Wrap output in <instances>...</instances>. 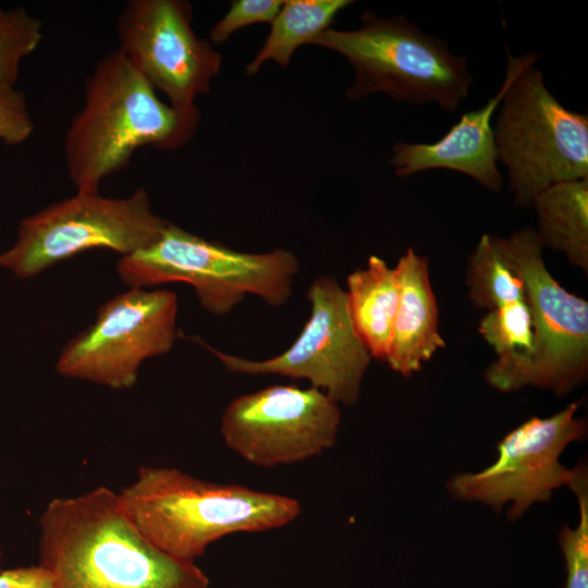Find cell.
I'll return each instance as SVG.
<instances>
[{
    "label": "cell",
    "mask_w": 588,
    "mask_h": 588,
    "mask_svg": "<svg viewBox=\"0 0 588 588\" xmlns=\"http://www.w3.org/2000/svg\"><path fill=\"white\" fill-rule=\"evenodd\" d=\"M39 564L53 588H209L195 562L151 544L107 487L53 498L39 517Z\"/></svg>",
    "instance_id": "obj_1"
},
{
    "label": "cell",
    "mask_w": 588,
    "mask_h": 588,
    "mask_svg": "<svg viewBox=\"0 0 588 588\" xmlns=\"http://www.w3.org/2000/svg\"><path fill=\"white\" fill-rule=\"evenodd\" d=\"M83 91V106L64 137L66 171L78 193L99 192L139 147L184 145L199 122V110L183 112L160 100L119 48L96 63Z\"/></svg>",
    "instance_id": "obj_2"
},
{
    "label": "cell",
    "mask_w": 588,
    "mask_h": 588,
    "mask_svg": "<svg viewBox=\"0 0 588 588\" xmlns=\"http://www.w3.org/2000/svg\"><path fill=\"white\" fill-rule=\"evenodd\" d=\"M119 495L151 544L192 562L225 536L278 529L301 514L294 498L205 481L172 467H140Z\"/></svg>",
    "instance_id": "obj_3"
},
{
    "label": "cell",
    "mask_w": 588,
    "mask_h": 588,
    "mask_svg": "<svg viewBox=\"0 0 588 588\" xmlns=\"http://www.w3.org/2000/svg\"><path fill=\"white\" fill-rule=\"evenodd\" d=\"M311 45L342 54L352 66L355 77L346 91L351 100L384 93L396 102L436 103L454 112L474 84L466 57L453 54L445 40L404 15L381 17L365 11L358 28L330 27Z\"/></svg>",
    "instance_id": "obj_4"
},
{
    "label": "cell",
    "mask_w": 588,
    "mask_h": 588,
    "mask_svg": "<svg viewBox=\"0 0 588 588\" xmlns=\"http://www.w3.org/2000/svg\"><path fill=\"white\" fill-rule=\"evenodd\" d=\"M529 52L507 50L506 90L493 126L497 160L507 169L516 208H530L539 193L588 177V115L565 108L547 88Z\"/></svg>",
    "instance_id": "obj_5"
},
{
    "label": "cell",
    "mask_w": 588,
    "mask_h": 588,
    "mask_svg": "<svg viewBox=\"0 0 588 588\" xmlns=\"http://www.w3.org/2000/svg\"><path fill=\"white\" fill-rule=\"evenodd\" d=\"M298 270V259L290 250L238 252L171 222L155 243L117 264L120 279L130 287L184 282L193 286L203 308L218 316L232 311L248 294L271 307L283 306Z\"/></svg>",
    "instance_id": "obj_6"
},
{
    "label": "cell",
    "mask_w": 588,
    "mask_h": 588,
    "mask_svg": "<svg viewBox=\"0 0 588 588\" xmlns=\"http://www.w3.org/2000/svg\"><path fill=\"white\" fill-rule=\"evenodd\" d=\"M497 243L524 283L535 350L515 365L490 364L485 378L502 392L531 385L568 394L588 377V302L565 290L549 272L535 229L497 236Z\"/></svg>",
    "instance_id": "obj_7"
},
{
    "label": "cell",
    "mask_w": 588,
    "mask_h": 588,
    "mask_svg": "<svg viewBox=\"0 0 588 588\" xmlns=\"http://www.w3.org/2000/svg\"><path fill=\"white\" fill-rule=\"evenodd\" d=\"M168 223L152 211L143 187L123 198L76 192L24 218L0 267L26 279L93 248L127 256L155 243Z\"/></svg>",
    "instance_id": "obj_8"
},
{
    "label": "cell",
    "mask_w": 588,
    "mask_h": 588,
    "mask_svg": "<svg viewBox=\"0 0 588 588\" xmlns=\"http://www.w3.org/2000/svg\"><path fill=\"white\" fill-rule=\"evenodd\" d=\"M310 315L296 340L282 353L254 360L221 352L200 338H191L215 355L230 372L278 375L305 379L336 404L352 406L371 355L359 339L347 306L345 290L330 275H320L309 285Z\"/></svg>",
    "instance_id": "obj_9"
},
{
    "label": "cell",
    "mask_w": 588,
    "mask_h": 588,
    "mask_svg": "<svg viewBox=\"0 0 588 588\" xmlns=\"http://www.w3.org/2000/svg\"><path fill=\"white\" fill-rule=\"evenodd\" d=\"M176 314L174 292L131 287L105 303L94 323L66 343L56 369L68 378L128 389L145 359L173 347Z\"/></svg>",
    "instance_id": "obj_10"
},
{
    "label": "cell",
    "mask_w": 588,
    "mask_h": 588,
    "mask_svg": "<svg viewBox=\"0 0 588 588\" xmlns=\"http://www.w3.org/2000/svg\"><path fill=\"white\" fill-rule=\"evenodd\" d=\"M339 404L314 387L275 384L233 399L221 416L225 445L265 468L305 462L335 444Z\"/></svg>",
    "instance_id": "obj_11"
},
{
    "label": "cell",
    "mask_w": 588,
    "mask_h": 588,
    "mask_svg": "<svg viewBox=\"0 0 588 588\" xmlns=\"http://www.w3.org/2000/svg\"><path fill=\"white\" fill-rule=\"evenodd\" d=\"M578 407L579 402H572L550 417H530L514 428L498 443L493 464L450 479V494L488 504L498 513L511 503L510 520L520 517L536 502H548L573 475V469L560 463L563 451L587 433L586 420L576 416Z\"/></svg>",
    "instance_id": "obj_12"
},
{
    "label": "cell",
    "mask_w": 588,
    "mask_h": 588,
    "mask_svg": "<svg viewBox=\"0 0 588 588\" xmlns=\"http://www.w3.org/2000/svg\"><path fill=\"white\" fill-rule=\"evenodd\" d=\"M192 15L185 0H130L115 22L118 48L183 112L198 110L195 100L210 91L222 61L211 42L195 34Z\"/></svg>",
    "instance_id": "obj_13"
},
{
    "label": "cell",
    "mask_w": 588,
    "mask_h": 588,
    "mask_svg": "<svg viewBox=\"0 0 588 588\" xmlns=\"http://www.w3.org/2000/svg\"><path fill=\"white\" fill-rule=\"evenodd\" d=\"M507 84L504 75L493 97L482 107L463 113L437 142L396 143L390 158L395 175L407 177L422 171L444 169L465 174L490 192H500L503 176L498 169L492 117Z\"/></svg>",
    "instance_id": "obj_14"
},
{
    "label": "cell",
    "mask_w": 588,
    "mask_h": 588,
    "mask_svg": "<svg viewBox=\"0 0 588 588\" xmlns=\"http://www.w3.org/2000/svg\"><path fill=\"white\" fill-rule=\"evenodd\" d=\"M400 297L391 348L385 363L405 378L419 371L445 341L439 332V310L431 286L428 258L412 247L395 265Z\"/></svg>",
    "instance_id": "obj_15"
},
{
    "label": "cell",
    "mask_w": 588,
    "mask_h": 588,
    "mask_svg": "<svg viewBox=\"0 0 588 588\" xmlns=\"http://www.w3.org/2000/svg\"><path fill=\"white\" fill-rule=\"evenodd\" d=\"M346 286L348 311L359 339L372 358L385 362L400 297L396 268L372 255L365 268L347 275Z\"/></svg>",
    "instance_id": "obj_16"
},
{
    "label": "cell",
    "mask_w": 588,
    "mask_h": 588,
    "mask_svg": "<svg viewBox=\"0 0 588 588\" xmlns=\"http://www.w3.org/2000/svg\"><path fill=\"white\" fill-rule=\"evenodd\" d=\"M537 235L544 247L562 253L588 273V177L555 183L537 195Z\"/></svg>",
    "instance_id": "obj_17"
},
{
    "label": "cell",
    "mask_w": 588,
    "mask_h": 588,
    "mask_svg": "<svg viewBox=\"0 0 588 588\" xmlns=\"http://www.w3.org/2000/svg\"><path fill=\"white\" fill-rule=\"evenodd\" d=\"M353 3L350 0H286L271 22L270 33L246 66L253 76L267 61L287 68L293 53L330 28L336 14Z\"/></svg>",
    "instance_id": "obj_18"
},
{
    "label": "cell",
    "mask_w": 588,
    "mask_h": 588,
    "mask_svg": "<svg viewBox=\"0 0 588 588\" xmlns=\"http://www.w3.org/2000/svg\"><path fill=\"white\" fill-rule=\"evenodd\" d=\"M466 284L471 303L488 311L526 302L524 283L503 257L497 235H481L468 258Z\"/></svg>",
    "instance_id": "obj_19"
},
{
    "label": "cell",
    "mask_w": 588,
    "mask_h": 588,
    "mask_svg": "<svg viewBox=\"0 0 588 588\" xmlns=\"http://www.w3.org/2000/svg\"><path fill=\"white\" fill-rule=\"evenodd\" d=\"M478 332L498 356L491 363L494 366L515 365L534 353V327L527 302L487 311L479 322Z\"/></svg>",
    "instance_id": "obj_20"
},
{
    "label": "cell",
    "mask_w": 588,
    "mask_h": 588,
    "mask_svg": "<svg viewBox=\"0 0 588 588\" xmlns=\"http://www.w3.org/2000/svg\"><path fill=\"white\" fill-rule=\"evenodd\" d=\"M42 39V22L25 8L7 10L0 17V91L15 88L21 62Z\"/></svg>",
    "instance_id": "obj_21"
},
{
    "label": "cell",
    "mask_w": 588,
    "mask_h": 588,
    "mask_svg": "<svg viewBox=\"0 0 588 588\" xmlns=\"http://www.w3.org/2000/svg\"><path fill=\"white\" fill-rule=\"evenodd\" d=\"M568 488L579 505V522L575 528L564 525L559 544L565 561V588H588V477L587 467L578 464L573 469Z\"/></svg>",
    "instance_id": "obj_22"
},
{
    "label": "cell",
    "mask_w": 588,
    "mask_h": 588,
    "mask_svg": "<svg viewBox=\"0 0 588 588\" xmlns=\"http://www.w3.org/2000/svg\"><path fill=\"white\" fill-rule=\"evenodd\" d=\"M280 0H236L225 15L209 32V41L222 45L235 32L253 24L270 23L279 13Z\"/></svg>",
    "instance_id": "obj_23"
},
{
    "label": "cell",
    "mask_w": 588,
    "mask_h": 588,
    "mask_svg": "<svg viewBox=\"0 0 588 588\" xmlns=\"http://www.w3.org/2000/svg\"><path fill=\"white\" fill-rule=\"evenodd\" d=\"M35 128L25 96L17 89L0 91V140L5 145H21Z\"/></svg>",
    "instance_id": "obj_24"
},
{
    "label": "cell",
    "mask_w": 588,
    "mask_h": 588,
    "mask_svg": "<svg viewBox=\"0 0 588 588\" xmlns=\"http://www.w3.org/2000/svg\"><path fill=\"white\" fill-rule=\"evenodd\" d=\"M0 588H53L52 576L40 564L0 573Z\"/></svg>",
    "instance_id": "obj_25"
},
{
    "label": "cell",
    "mask_w": 588,
    "mask_h": 588,
    "mask_svg": "<svg viewBox=\"0 0 588 588\" xmlns=\"http://www.w3.org/2000/svg\"><path fill=\"white\" fill-rule=\"evenodd\" d=\"M4 12H5V10H2V9L0 8V17L3 15Z\"/></svg>",
    "instance_id": "obj_26"
},
{
    "label": "cell",
    "mask_w": 588,
    "mask_h": 588,
    "mask_svg": "<svg viewBox=\"0 0 588 588\" xmlns=\"http://www.w3.org/2000/svg\"><path fill=\"white\" fill-rule=\"evenodd\" d=\"M0 558H1V550H0Z\"/></svg>",
    "instance_id": "obj_27"
}]
</instances>
